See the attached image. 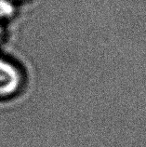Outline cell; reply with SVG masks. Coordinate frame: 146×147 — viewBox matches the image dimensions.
<instances>
[{
    "label": "cell",
    "mask_w": 146,
    "mask_h": 147,
    "mask_svg": "<svg viewBox=\"0 0 146 147\" xmlns=\"http://www.w3.org/2000/svg\"><path fill=\"white\" fill-rule=\"evenodd\" d=\"M18 4L12 0H0V22L6 24L16 18Z\"/></svg>",
    "instance_id": "cell-2"
},
{
    "label": "cell",
    "mask_w": 146,
    "mask_h": 147,
    "mask_svg": "<svg viewBox=\"0 0 146 147\" xmlns=\"http://www.w3.org/2000/svg\"><path fill=\"white\" fill-rule=\"evenodd\" d=\"M24 68L14 60L0 54V100L15 98L26 83Z\"/></svg>",
    "instance_id": "cell-1"
},
{
    "label": "cell",
    "mask_w": 146,
    "mask_h": 147,
    "mask_svg": "<svg viewBox=\"0 0 146 147\" xmlns=\"http://www.w3.org/2000/svg\"><path fill=\"white\" fill-rule=\"evenodd\" d=\"M6 38V28L5 24L0 22V45L2 44V42Z\"/></svg>",
    "instance_id": "cell-3"
},
{
    "label": "cell",
    "mask_w": 146,
    "mask_h": 147,
    "mask_svg": "<svg viewBox=\"0 0 146 147\" xmlns=\"http://www.w3.org/2000/svg\"><path fill=\"white\" fill-rule=\"evenodd\" d=\"M12 1H14L15 3H17L18 5L21 3H24V2H27V1H30V0H12Z\"/></svg>",
    "instance_id": "cell-4"
}]
</instances>
